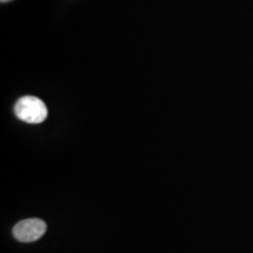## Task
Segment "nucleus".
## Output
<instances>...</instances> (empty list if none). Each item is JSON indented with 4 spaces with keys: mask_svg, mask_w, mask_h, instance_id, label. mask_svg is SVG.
Returning a JSON list of instances; mask_svg holds the SVG:
<instances>
[{
    "mask_svg": "<svg viewBox=\"0 0 253 253\" xmlns=\"http://www.w3.org/2000/svg\"><path fill=\"white\" fill-rule=\"evenodd\" d=\"M14 113L18 119L31 125L42 123L48 115V110L42 100L37 96H31V95L23 96L17 101L14 106Z\"/></svg>",
    "mask_w": 253,
    "mask_h": 253,
    "instance_id": "1",
    "label": "nucleus"
},
{
    "mask_svg": "<svg viewBox=\"0 0 253 253\" xmlns=\"http://www.w3.org/2000/svg\"><path fill=\"white\" fill-rule=\"evenodd\" d=\"M47 225L43 220L38 218H30L19 221L13 227L14 238L23 243H32L40 239L45 235Z\"/></svg>",
    "mask_w": 253,
    "mask_h": 253,
    "instance_id": "2",
    "label": "nucleus"
},
{
    "mask_svg": "<svg viewBox=\"0 0 253 253\" xmlns=\"http://www.w3.org/2000/svg\"><path fill=\"white\" fill-rule=\"evenodd\" d=\"M1 2H7V1H11V0H0Z\"/></svg>",
    "mask_w": 253,
    "mask_h": 253,
    "instance_id": "3",
    "label": "nucleus"
}]
</instances>
